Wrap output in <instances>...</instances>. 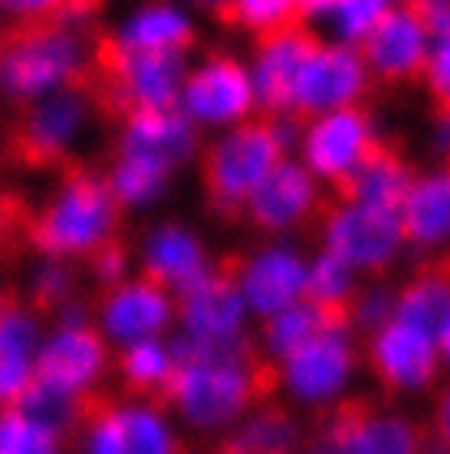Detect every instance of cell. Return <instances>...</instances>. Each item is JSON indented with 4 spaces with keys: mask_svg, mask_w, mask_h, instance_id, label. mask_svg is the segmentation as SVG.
Listing matches in <instances>:
<instances>
[{
    "mask_svg": "<svg viewBox=\"0 0 450 454\" xmlns=\"http://www.w3.org/2000/svg\"><path fill=\"white\" fill-rule=\"evenodd\" d=\"M171 356L175 369L161 402L175 405L181 419L201 432L234 428L270 392V369L257 359L250 340L201 346L181 336Z\"/></svg>",
    "mask_w": 450,
    "mask_h": 454,
    "instance_id": "cell-1",
    "label": "cell"
},
{
    "mask_svg": "<svg viewBox=\"0 0 450 454\" xmlns=\"http://www.w3.org/2000/svg\"><path fill=\"white\" fill-rule=\"evenodd\" d=\"M394 319L438 340L450 323V270L434 267L394 290Z\"/></svg>",
    "mask_w": 450,
    "mask_h": 454,
    "instance_id": "cell-27",
    "label": "cell"
},
{
    "mask_svg": "<svg viewBox=\"0 0 450 454\" xmlns=\"http://www.w3.org/2000/svg\"><path fill=\"white\" fill-rule=\"evenodd\" d=\"M96 273V280H99L105 290H112V286L125 284V277H128V250H125L122 240H109V244H102L96 254L86 257Z\"/></svg>",
    "mask_w": 450,
    "mask_h": 454,
    "instance_id": "cell-40",
    "label": "cell"
},
{
    "mask_svg": "<svg viewBox=\"0 0 450 454\" xmlns=\"http://www.w3.org/2000/svg\"><path fill=\"white\" fill-rule=\"evenodd\" d=\"M290 152L273 119H250L214 138L201 161L207 201L221 215H244V205Z\"/></svg>",
    "mask_w": 450,
    "mask_h": 454,
    "instance_id": "cell-3",
    "label": "cell"
},
{
    "mask_svg": "<svg viewBox=\"0 0 450 454\" xmlns=\"http://www.w3.org/2000/svg\"><path fill=\"white\" fill-rule=\"evenodd\" d=\"M171 369H175V356H171V346H165L161 340L132 342L125 346L119 359L125 386L142 395H161L171 379Z\"/></svg>",
    "mask_w": 450,
    "mask_h": 454,
    "instance_id": "cell-32",
    "label": "cell"
},
{
    "mask_svg": "<svg viewBox=\"0 0 450 454\" xmlns=\"http://www.w3.org/2000/svg\"><path fill=\"white\" fill-rule=\"evenodd\" d=\"M315 43H319V34L306 30L299 23L257 40V53L250 63V82H253L257 109H263L267 119L293 115L296 80H299V69Z\"/></svg>",
    "mask_w": 450,
    "mask_h": 454,
    "instance_id": "cell-14",
    "label": "cell"
},
{
    "mask_svg": "<svg viewBox=\"0 0 450 454\" xmlns=\"http://www.w3.org/2000/svg\"><path fill=\"white\" fill-rule=\"evenodd\" d=\"M178 109L198 129H234L257 113L250 67L234 53H211L188 69Z\"/></svg>",
    "mask_w": 450,
    "mask_h": 454,
    "instance_id": "cell-8",
    "label": "cell"
},
{
    "mask_svg": "<svg viewBox=\"0 0 450 454\" xmlns=\"http://www.w3.org/2000/svg\"><path fill=\"white\" fill-rule=\"evenodd\" d=\"M89 454H181L161 405L105 402L89 425Z\"/></svg>",
    "mask_w": 450,
    "mask_h": 454,
    "instance_id": "cell-15",
    "label": "cell"
},
{
    "mask_svg": "<svg viewBox=\"0 0 450 454\" xmlns=\"http://www.w3.org/2000/svg\"><path fill=\"white\" fill-rule=\"evenodd\" d=\"M359 286V273L352 270L349 263H342L338 257L326 254V250H319V254L309 257V267H306V300L315 309H322L329 319L345 323V313H349Z\"/></svg>",
    "mask_w": 450,
    "mask_h": 454,
    "instance_id": "cell-28",
    "label": "cell"
},
{
    "mask_svg": "<svg viewBox=\"0 0 450 454\" xmlns=\"http://www.w3.org/2000/svg\"><path fill=\"white\" fill-rule=\"evenodd\" d=\"M361 59L369 76L382 82H411L421 80V69L428 63L431 36L417 17L415 4H388L384 17L361 43Z\"/></svg>",
    "mask_w": 450,
    "mask_h": 454,
    "instance_id": "cell-13",
    "label": "cell"
},
{
    "mask_svg": "<svg viewBox=\"0 0 450 454\" xmlns=\"http://www.w3.org/2000/svg\"><path fill=\"white\" fill-rule=\"evenodd\" d=\"M438 352H440V369L450 372V323L444 326V333L438 336Z\"/></svg>",
    "mask_w": 450,
    "mask_h": 454,
    "instance_id": "cell-45",
    "label": "cell"
},
{
    "mask_svg": "<svg viewBox=\"0 0 450 454\" xmlns=\"http://www.w3.org/2000/svg\"><path fill=\"white\" fill-rule=\"evenodd\" d=\"M369 86H372V76L359 50L329 43L319 36V43L306 57L299 80H296L293 115L306 122L315 115L336 113V109L361 106V99L369 96Z\"/></svg>",
    "mask_w": 450,
    "mask_h": 454,
    "instance_id": "cell-9",
    "label": "cell"
},
{
    "mask_svg": "<svg viewBox=\"0 0 450 454\" xmlns=\"http://www.w3.org/2000/svg\"><path fill=\"white\" fill-rule=\"evenodd\" d=\"M175 317L181 319L184 340L201 346H227L247 340V307L237 290L230 263H214V270L204 280L188 286L175 300Z\"/></svg>",
    "mask_w": 450,
    "mask_h": 454,
    "instance_id": "cell-11",
    "label": "cell"
},
{
    "mask_svg": "<svg viewBox=\"0 0 450 454\" xmlns=\"http://www.w3.org/2000/svg\"><path fill=\"white\" fill-rule=\"evenodd\" d=\"M34 382V363H17V359H0V405L13 409L27 386Z\"/></svg>",
    "mask_w": 450,
    "mask_h": 454,
    "instance_id": "cell-41",
    "label": "cell"
},
{
    "mask_svg": "<svg viewBox=\"0 0 450 454\" xmlns=\"http://www.w3.org/2000/svg\"><path fill=\"white\" fill-rule=\"evenodd\" d=\"M198 148H201L198 125L181 109L132 113L125 119L122 138H119V155H138L171 171L188 165L198 155Z\"/></svg>",
    "mask_w": 450,
    "mask_h": 454,
    "instance_id": "cell-21",
    "label": "cell"
},
{
    "mask_svg": "<svg viewBox=\"0 0 450 454\" xmlns=\"http://www.w3.org/2000/svg\"><path fill=\"white\" fill-rule=\"evenodd\" d=\"M405 244L417 250L450 247V165L415 175L398 207Z\"/></svg>",
    "mask_w": 450,
    "mask_h": 454,
    "instance_id": "cell-22",
    "label": "cell"
},
{
    "mask_svg": "<svg viewBox=\"0 0 450 454\" xmlns=\"http://www.w3.org/2000/svg\"><path fill=\"white\" fill-rule=\"evenodd\" d=\"M102 326L112 340L132 346L142 340H161L175 319V296L145 277L125 280L102 296Z\"/></svg>",
    "mask_w": 450,
    "mask_h": 454,
    "instance_id": "cell-18",
    "label": "cell"
},
{
    "mask_svg": "<svg viewBox=\"0 0 450 454\" xmlns=\"http://www.w3.org/2000/svg\"><path fill=\"white\" fill-rule=\"evenodd\" d=\"M431 438L450 454V382L434 398V415H431Z\"/></svg>",
    "mask_w": 450,
    "mask_h": 454,
    "instance_id": "cell-43",
    "label": "cell"
},
{
    "mask_svg": "<svg viewBox=\"0 0 450 454\" xmlns=\"http://www.w3.org/2000/svg\"><path fill=\"white\" fill-rule=\"evenodd\" d=\"M89 99L76 86L30 103L7 129V138H4L7 159L34 171L66 168L73 161L69 148L89 119Z\"/></svg>",
    "mask_w": 450,
    "mask_h": 454,
    "instance_id": "cell-5",
    "label": "cell"
},
{
    "mask_svg": "<svg viewBox=\"0 0 450 454\" xmlns=\"http://www.w3.org/2000/svg\"><path fill=\"white\" fill-rule=\"evenodd\" d=\"M326 428L342 438L349 454H421L424 448V428L411 415L365 402H342Z\"/></svg>",
    "mask_w": 450,
    "mask_h": 454,
    "instance_id": "cell-17",
    "label": "cell"
},
{
    "mask_svg": "<svg viewBox=\"0 0 450 454\" xmlns=\"http://www.w3.org/2000/svg\"><path fill=\"white\" fill-rule=\"evenodd\" d=\"M211 270H214V263L207 257V247L188 224L168 221V224H158L145 238L142 277L161 290H168L171 296L184 294Z\"/></svg>",
    "mask_w": 450,
    "mask_h": 454,
    "instance_id": "cell-20",
    "label": "cell"
},
{
    "mask_svg": "<svg viewBox=\"0 0 450 454\" xmlns=\"http://www.w3.org/2000/svg\"><path fill=\"white\" fill-rule=\"evenodd\" d=\"M119 221L122 205L115 201L109 178L89 165L69 161L50 205L30 215L23 240L50 261L89 257L102 244L115 240Z\"/></svg>",
    "mask_w": 450,
    "mask_h": 454,
    "instance_id": "cell-2",
    "label": "cell"
},
{
    "mask_svg": "<svg viewBox=\"0 0 450 454\" xmlns=\"http://www.w3.org/2000/svg\"><path fill=\"white\" fill-rule=\"evenodd\" d=\"M415 7L431 43H450V0H428V4H415Z\"/></svg>",
    "mask_w": 450,
    "mask_h": 454,
    "instance_id": "cell-42",
    "label": "cell"
},
{
    "mask_svg": "<svg viewBox=\"0 0 450 454\" xmlns=\"http://www.w3.org/2000/svg\"><path fill=\"white\" fill-rule=\"evenodd\" d=\"M119 43L128 50H148V53H188L198 40L194 20L181 7L171 4H148L136 11L119 30Z\"/></svg>",
    "mask_w": 450,
    "mask_h": 454,
    "instance_id": "cell-26",
    "label": "cell"
},
{
    "mask_svg": "<svg viewBox=\"0 0 450 454\" xmlns=\"http://www.w3.org/2000/svg\"><path fill=\"white\" fill-rule=\"evenodd\" d=\"M109 398L96 395V392H63V388H53L40 382L34 375V382L27 386V392L20 395V402L13 405V411L27 415L30 421L43 425L46 432H53L59 442H66L73 434H79V428L89 432L92 419L99 415V409Z\"/></svg>",
    "mask_w": 450,
    "mask_h": 454,
    "instance_id": "cell-23",
    "label": "cell"
},
{
    "mask_svg": "<svg viewBox=\"0 0 450 454\" xmlns=\"http://www.w3.org/2000/svg\"><path fill=\"white\" fill-rule=\"evenodd\" d=\"M306 454H349V451H345V444H342V438H338L336 432L322 428V432L313 438V444L306 448Z\"/></svg>",
    "mask_w": 450,
    "mask_h": 454,
    "instance_id": "cell-44",
    "label": "cell"
},
{
    "mask_svg": "<svg viewBox=\"0 0 450 454\" xmlns=\"http://www.w3.org/2000/svg\"><path fill=\"white\" fill-rule=\"evenodd\" d=\"M30 207L20 194L7 192L0 184V254H11L23 238H27V221H30ZM27 244V240H23Z\"/></svg>",
    "mask_w": 450,
    "mask_h": 454,
    "instance_id": "cell-38",
    "label": "cell"
},
{
    "mask_svg": "<svg viewBox=\"0 0 450 454\" xmlns=\"http://www.w3.org/2000/svg\"><path fill=\"white\" fill-rule=\"evenodd\" d=\"M359 372V342L345 323L315 333L280 363V386L303 409H338Z\"/></svg>",
    "mask_w": 450,
    "mask_h": 454,
    "instance_id": "cell-4",
    "label": "cell"
},
{
    "mask_svg": "<svg viewBox=\"0 0 450 454\" xmlns=\"http://www.w3.org/2000/svg\"><path fill=\"white\" fill-rule=\"evenodd\" d=\"M388 11V0H326V13H322V30L329 43L361 50V43L372 36L378 20Z\"/></svg>",
    "mask_w": 450,
    "mask_h": 454,
    "instance_id": "cell-31",
    "label": "cell"
},
{
    "mask_svg": "<svg viewBox=\"0 0 450 454\" xmlns=\"http://www.w3.org/2000/svg\"><path fill=\"white\" fill-rule=\"evenodd\" d=\"M440 145H444V152H447L450 159V113H444V122H440Z\"/></svg>",
    "mask_w": 450,
    "mask_h": 454,
    "instance_id": "cell-46",
    "label": "cell"
},
{
    "mask_svg": "<svg viewBox=\"0 0 450 454\" xmlns=\"http://www.w3.org/2000/svg\"><path fill=\"white\" fill-rule=\"evenodd\" d=\"M365 356H369V369L375 372V379L398 395H421L440 375L438 340H431L398 319L369 336Z\"/></svg>",
    "mask_w": 450,
    "mask_h": 454,
    "instance_id": "cell-12",
    "label": "cell"
},
{
    "mask_svg": "<svg viewBox=\"0 0 450 454\" xmlns=\"http://www.w3.org/2000/svg\"><path fill=\"white\" fill-rule=\"evenodd\" d=\"M336 319H329L322 309H315L309 300H299L293 307H286L276 317L263 319V333H260V349L267 359L283 363L286 356H293L296 349H303L306 342L313 340L315 333H322L332 326Z\"/></svg>",
    "mask_w": 450,
    "mask_h": 454,
    "instance_id": "cell-29",
    "label": "cell"
},
{
    "mask_svg": "<svg viewBox=\"0 0 450 454\" xmlns=\"http://www.w3.org/2000/svg\"><path fill=\"white\" fill-rule=\"evenodd\" d=\"M299 421L283 405H257L237 421L221 444V454H296Z\"/></svg>",
    "mask_w": 450,
    "mask_h": 454,
    "instance_id": "cell-25",
    "label": "cell"
},
{
    "mask_svg": "<svg viewBox=\"0 0 450 454\" xmlns=\"http://www.w3.org/2000/svg\"><path fill=\"white\" fill-rule=\"evenodd\" d=\"M421 82L434 103L450 113V43H431L428 63L421 69Z\"/></svg>",
    "mask_w": 450,
    "mask_h": 454,
    "instance_id": "cell-39",
    "label": "cell"
},
{
    "mask_svg": "<svg viewBox=\"0 0 450 454\" xmlns=\"http://www.w3.org/2000/svg\"><path fill=\"white\" fill-rule=\"evenodd\" d=\"M306 267H309V257L296 244L273 240L244 261L230 263V273L250 317L270 319L306 300Z\"/></svg>",
    "mask_w": 450,
    "mask_h": 454,
    "instance_id": "cell-10",
    "label": "cell"
},
{
    "mask_svg": "<svg viewBox=\"0 0 450 454\" xmlns=\"http://www.w3.org/2000/svg\"><path fill=\"white\" fill-rule=\"evenodd\" d=\"M73 273L59 261H50L40 267L30 284V309L34 313H59L73 300Z\"/></svg>",
    "mask_w": 450,
    "mask_h": 454,
    "instance_id": "cell-37",
    "label": "cell"
},
{
    "mask_svg": "<svg viewBox=\"0 0 450 454\" xmlns=\"http://www.w3.org/2000/svg\"><path fill=\"white\" fill-rule=\"evenodd\" d=\"M36 342H40V326L34 309L13 294H0V359L34 363Z\"/></svg>",
    "mask_w": 450,
    "mask_h": 454,
    "instance_id": "cell-34",
    "label": "cell"
},
{
    "mask_svg": "<svg viewBox=\"0 0 450 454\" xmlns=\"http://www.w3.org/2000/svg\"><path fill=\"white\" fill-rule=\"evenodd\" d=\"M171 175L175 171L158 165V161L115 152V165L105 178H109V188H112L115 201L122 207H145L168 192Z\"/></svg>",
    "mask_w": 450,
    "mask_h": 454,
    "instance_id": "cell-30",
    "label": "cell"
},
{
    "mask_svg": "<svg viewBox=\"0 0 450 454\" xmlns=\"http://www.w3.org/2000/svg\"><path fill=\"white\" fill-rule=\"evenodd\" d=\"M405 247V231L394 211L338 198L322 215V250L355 273L382 277Z\"/></svg>",
    "mask_w": 450,
    "mask_h": 454,
    "instance_id": "cell-6",
    "label": "cell"
},
{
    "mask_svg": "<svg viewBox=\"0 0 450 454\" xmlns=\"http://www.w3.org/2000/svg\"><path fill=\"white\" fill-rule=\"evenodd\" d=\"M322 184L296 159H283L244 205V217L267 234H290L319 211Z\"/></svg>",
    "mask_w": 450,
    "mask_h": 454,
    "instance_id": "cell-16",
    "label": "cell"
},
{
    "mask_svg": "<svg viewBox=\"0 0 450 454\" xmlns=\"http://www.w3.org/2000/svg\"><path fill=\"white\" fill-rule=\"evenodd\" d=\"M105 359H109L105 340L92 330L89 323L59 326L57 336L36 352L34 375L46 386L82 395V392H92L96 379L105 369Z\"/></svg>",
    "mask_w": 450,
    "mask_h": 454,
    "instance_id": "cell-19",
    "label": "cell"
},
{
    "mask_svg": "<svg viewBox=\"0 0 450 454\" xmlns=\"http://www.w3.org/2000/svg\"><path fill=\"white\" fill-rule=\"evenodd\" d=\"M415 182V171L394 148L375 145V152L361 161L359 168L352 171V178L338 188V198L345 201H359L369 207H382V211H394L405 201L407 188Z\"/></svg>",
    "mask_w": 450,
    "mask_h": 454,
    "instance_id": "cell-24",
    "label": "cell"
},
{
    "mask_svg": "<svg viewBox=\"0 0 450 454\" xmlns=\"http://www.w3.org/2000/svg\"><path fill=\"white\" fill-rule=\"evenodd\" d=\"M378 145V129L369 109L352 106V109H336V113L306 119L299 129V165L313 175L319 184H342L352 178V171L369 159Z\"/></svg>",
    "mask_w": 450,
    "mask_h": 454,
    "instance_id": "cell-7",
    "label": "cell"
},
{
    "mask_svg": "<svg viewBox=\"0 0 450 454\" xmlns=\"http://www.w3.org/2000/svg\"><path fill=\"white\" fill-rule=\"evenodd\" d=\"M394 319V290L388 284H361L355 300H352L349 313H345V326L352 333H365V336H372L378 333L382 326H388Z\"/></svg>",
    "mask_w": 450,
    "mask_h": 454,
    "instance_id": "cell-36",
    "label": "cell"
},
{
    "mask_svg": "<svg viewBox=\"0 0 450 454\" xmlns=\"http://www.w3.org/2000/svg\"><path fill=\"white\" fill-rule=\"evenodd\" d=\"M214 13L237 30L263 40L276 30L293 27L296 0H234V4H217Z\"/></svg>",
    "mask_w": 450,
    "mask_h": 454,
    "instance_id": "cell-33",
    "label": "cell"
},
{
    "mask_svg": "<svg viewBox=\"0 0 450 454\" xmlns=\"http://www.w3.org/2000/svg\"><path fill=\"white\" fill-rule=\"evenodd\" d=\"M0 454H59V438L20 411H0Z\"/></svg>",
    "mask_w": 450,
    "mask_h": 454,
    "instance_id": "cell-35",
    "label": "cell"
}]
</instances>
